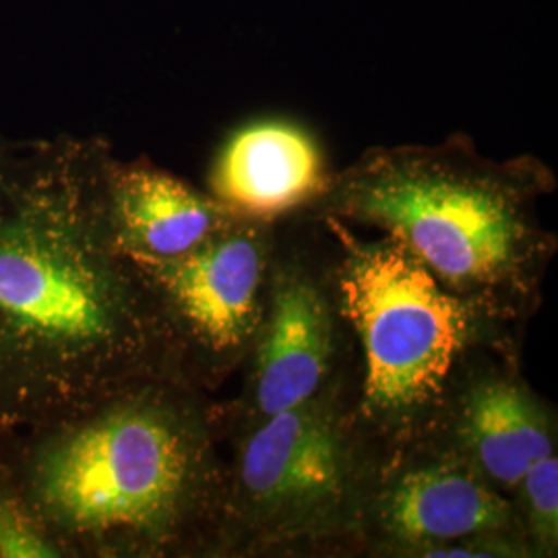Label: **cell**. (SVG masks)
Wrapping results in <instances>:
<instances>
[{
    "label": "cell",
    "instance_id": "9",
    "mask_svg": "<svg viewBox=\"0 0 558 558\" xmlns=\"http://www.w3.org/2000/svg\"><path fill=\"white\" fill-rule=\"evenodd\" d=\"M445 440L507 499L536 459L557 453V414L521 375L518 354H488L459 383L445 412Z\"/></svg>",
    "mask_w": 558,
    "mask_h": 558
},
{
    "label": "cell",
    "instance_id": "3",
    "mask_svg": "<svg viewBox=\"0 0 558 558\" xmlns=\"http://www.w3.org/2000/svg\"><path fill=\"white\" fill-rule=\"evenodd\" d=\"M555 191L538 158L493 160L456 133L437 145L371 147L294 214L398 240L445 290L525 329L557 255L538 211Z\"/></svg>",
    "mask_w": 558,
    "mask_h": 558
},
{
    "label": "cell",
    "instance_id": "12",
    "mask_svg": "<svg viewBox=\"0 0 558 558\" xmlns=\"http://www.w3.org/2000/svg\"><path fill=\"white\" fill-rule=\"evenodd\" d=\"M523 536L534 558L558 555V458L536 459L511 495Z\"/></svg>",
    "mask_w": 558,
    "mask_h": 558
},
{
    "label": "cell",
    "instance_id": "13",
    "mask_svg": "<svg viewBox=\"0 0 558 558\" xmlns=\"http://www.w3.org/2000/svg\"><path fill=\"white\" fill-rule=\"evenodd\" d=\"M0 558H59L15 488L0 474Z\"/></svg>",
    "mask_w": 558,
    "mask_h": 558
},
{
    "label": "cell",
    "instance_id": "15",
    "mask_svg": "<svg viewBox=\"0 0 558 558\" xmlns=\"http://www.w3.org/2000/svg\"><path fill=\"white\" fill-rule=\"evenodd\" d=\"M2 437H4V435H0V439H2Z\"/></svg>",
    "mask_w": 558,
    "mask_h": 558
},
{
    "label": "cell",
    "instance_id": "14",
    "mask_svg": "<svg viewBox=\"0 0 558 558\" xmlns=\"http://www.w3.org/2000/svg\"><path fill=\"white\" fill-rule=\"evenodd\" d=\"M9 141H11L9 137H4V135L0 133V154H2V149L9 145Z\"/></svg>",
    "mask_w": 558,
    "mask_h": 558
},
{
    "label": "cell",
    "instance_id": "2",
    "mask_svg": "<svg viewBox=\"0 0 558 558\" xmlns=\"http://www.w3.org/2000/svg\"><path fill=\"white\" fill-rule=\"evenodd\" d=\"M216 403L145 377L0 439V474L59 558H221L228 453Z\"/></svg>",
    "mask_w": 558,
    "mask_h": 558
},
{
    "label": "cell",
    "instance_id": "4",
    "mask_svg": "<svg viewBox=\"0 0 558 558\" xmlns=\"http://www.w3.org/2000/svg\"><path fill=\"white\" fill-rule=\"evenodd\" d=\"M313 220V218H311ZM339 308L359 350L354 414L377 451L435 439L459 383L488 354H518L525 329L451 294L385 234L319 218Z\"/></svg>",
    "mask_w": 558,
    "mask_h": 558
},
{
    "label": "cell",
    "instance_id": "10",
    "mask_svg": "<svg viewBox=\"0 0 558 558\" xmlns=\"http://www.w3.org/2000/svg\"><path fill=\"white\" fill-rule=\"evenodd\" d=\"M329 170L317 140L296 122H248L221 145L209 193L242 218L278 221L323 191Z\"/></svg>",
    "mask_w": 558,
    "mask_h": 558
},
{
    "label": "cell",
    "instance_id": "6",
    "mask_svg": "<svg viewBox=\"0 0 558 558\" xmlns=\"http://www.w3.org/2000/svg\"><path fill=\"white\" fill-rule=\"evenodd\" d=\"M239 398L218 405L223 439L359 377L356 339L339 308L327 236L319 221H276L267 302Z\"/></svg>",
    "mask_w": 558,
    "mask_h": 558
},
{
    "label": "cell",
    "instance_id": "5",
    "mask_svg": "<svg viewBox=\"0 0 558 558\" xmlns=\"http://www.w3.org/2000/svg\"><path fill=\"white\" fill-rule=\"evenodd\" d=\"M359 377L226 439L221 558L364 557L362 515L379 451L360 430Z\"/></svg>",
    "mask_w": 558,
    "mask_h": 558
},
{
    "label": "cell",
    "instance_id": "11",
    "mask_svg": "<svg viewBox=\"0 0 558 558\" xmlns=\"http://www.w3.org/2000/svg\"><path fill=\"white\" fill-rule=\"evenodd\" d=\"M106 209L112 236L131 259H174L211 239L236 218L209 191H201L149 158L106 163Z\"/></svg>",
    "mask_w": 558,
    "mask_h": 558
},
{
    "label": "cell",
    "instance_id": "1",
    "mask_svg": "<svg viewBox=\"0 0 558 558\" xmlns=\"http://www.w3.org/2000/svg\"><path fill=\"white\" fill-rule=\"evenodd\" d=\"M110 156L100 135L64 133L0 154V435L174 377L149 288L110 230Z\"/></svg>",
    "mask_w": 558,
    "mask_h": 558
},
{
    "label": "cell",
    "instance_id": "8",
    "mask_svg": "<svg viewBox=\"0 0 558 558\" xmlns=\"http://www.w3.org/2000/svg\"><path fill=\"white\" fill-rule=\"evenodd\" d=\"M362 538L364 557L534 558L511 499L440 439L379 451Z\"/></svg>",
    "mask_w": 558,
    "mask_h": 558
},
{
    "label": "cell",
    "instance_id": "7",
    "mask_svg": "<svg viewBox=\"0 0 558 558\" xmlns=\"http://www.w3.org/2000/svg\"><path fill=\"white\" fill-rule=\"evenodd\" d=\"M276 221L236 216L174 259H133L168 339L174 377L211 396L240 373L259 336Z\"/></svg>",
    "mask_w": 558,
    "mask_h": 558
}]
</instances>
